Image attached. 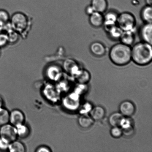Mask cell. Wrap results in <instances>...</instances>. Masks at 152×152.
Returning <instances> with one entry per match:
<instances>
[{
  "mask_svg": "<svg viewBox=\"0 0 152 152\" xmlns=\"http://www.w3.org/2000/svg\"><path fill=\"white\" fill-rule=\"evenodd\" d=\"M151 45L143 41L136 43L132 48V60L139 66L149 64L152 59Z\"/></svg>",
  "mask_w": 152,
  "mask_h": 152,
  "instance_id": "1",
  "label": "cell"
},
{
  "mask_svg": "<svg viewBox=\"0 0 152 152\" xmlns=\"http://www.w3.org/2000/svg\"><path fill=\"white\" fill-rule=\"evenodd\" d=\"M109 56L110 60L119 66L127 65L132 61V48L121 43L115 44L110 49Z\"/></svg>",
  "mask_w": 152,
  "mask_h": 152,
  "instance_id": "2",
  "label": "cell"
},
{
  "mask_svg": "<svg viewBox=\"0 0 152 152\" xmlns=\"http://www.w3.org/2000/svg\"><path fill=\"white\" fill-rule=\"evenodd\" d=\"M10 23L12 29L24 37H26L30 29V20L22 12L15 13L10 19Z\"/></svg>",
  "mask_w": 152,
  "mask_h": 152,
  "instance_id": "3",
  "label": "cell"
},
{
  "mask_svg": "<svg viewBox=\"0 0 152 152\" xmlns=\"http://www.w3.org/2000/svg\"><path fill=\"white\" fill-rule=\"evenodd\" d=\"M117 25L123 31H134L136 25V19L132 13L123 12L118 14Z\"/></svg>",
  "mask_w": 152,
  "mask_h": 152,
  "instance_id": "4",
  "label": "cell"
},
{
  "mask_svg": "<svg viewBox=\"0 0 152 152\" xmlns=\"http://www.w3.org/2000/svg\"><path fill=\"white\" fill-rule=\"evenodd\" d=\"M80 96L74 92L66 95L62 100L63 107L69 111H75L78 109L80 106Z\"/></svg>",
  "mask_w": 152,
  "mask_h": 152,
  "instance_id": "5",
  "label": "cell"
},
{
  "mask_svg": "<svg viewBox=\"0 0 152 152\" xmlns=\"http://www.w3.org/2000/svg\"><path fill=\"white\" fill-rule=\"evenodd\" d=\"M18 137L16 128L8 123L1 126L0 128V138L10 143L16 140Z\"/></svg>",
  "mask_w": 152,
  "mask_h": 152,
  "instance_id": "6",
  "label": "cell"
},
{
  "mask_svg": "<svg viewBox=\"0 0 152 152\" xmlns=\"http://www.w3.org/2000/svg\"><path fill=\"white\" fill-rule=\"evenodd\" d=\"M43 94L49 101L53 103L57 102L60 99V92L58 90L56 86L53 85H46L43 91Z\"/></svg>",
  "mask_w": 152,
  "mask_h": 152,
  "instance_id": "7",
  "label": "cell"
},
{
  "mask_svg": "<svg viewBox=\"0 0 152 152\" xmlns=\"http://www.w3.org/2000/svg\"><path fill=\"white\" fill-rule=\"evenodd\" d=\"M119 112L124 117H130L135 113V107L130 101L126 100L122 102L119 105Z\"/></svg>",
  "mask_w": 152,
  "mask_h": 152,
  "instance_id": "8",
  "label": "cell"
},
{
  "mask_svg": "<svg viewBox=\"0 0 152 152\" xmlns=\"http://www.w3.org/2000/svg\"><path fill=\"white\" fill-rule=\"evenodd\" d=\"M140 35L142 41L152 45V23H145L141 27L140 30Z\"/></svg>",
  "mask_w": 152,
  "mask_h": 152,
  "instance_id": "9",
  "label": "cell"
},
{
  "mask_svg": "<svg viewBox=\"0 0 152 152\" xmlns=\"http://www.w3.org/2000/svg\"><path fill=\"white\" fill-rule=\"evenodd\" d=\"M118 15V14L116 12L111 10L108 12L104 16L103 25L106 32L112 27L117 24Z\"/></svg>",
  "mask_w": 152,
  "mask_h": 152,
  "instance_id": "10",
  "label": "cell"
},
{
  "mask_svg": "<svg viewBox=\"0 0 152 152\" xmlns=\"http://www.w3.org/2000/svg\"><path fill=\"white\" fill-rule=\"evenodd\" d=\"M61 68L56 65L49 67L46 70V74L48 78L52 81L57 82L61 78L62 76Z\"/></svg>",
  "mask_w": 152,
  "mask_h": 152,
  "instance_id": "11",
  "label": "cell"
},
{
  "mask_svg": "<svg viewBox=\"0 0 152 152\" xmlns=\"http://www.w3.org/2000/svg\"><path fill=\"white\" fill-rule=\"evenodd\" d=\"M25 120L24 114L20 110L15 109L10 113L9 123L13 126H15L24 124Z\"/></svg>",
  "mask_w": 152,
  "mask_h": 152,
  "instance_id": "12",
  "label": "cell"
},
{
  "mask_svg": "<svg viewBox=\"0 0 152 152\" xmlns=\"http://www.w3.org/2000/svg\"><path fill=\"white\" fill-rule=\"evenodd\" d=\"M89 49L92 54L97 57H102L106 53V48L105 46L99 42H92L91 44Z\"/></svg>",
  "mask_w": 152,
  "mask_h": 152,
  "instance_id": "13",
  "label": "cell"
},
{
  "mask_svg": "<svg viewBox=\"0 0 152 152\" xmlns=\"http://www.w3.org/2000/svg\"><path fill=\"white\" fill-rule=\"evenodd\" d=\"M89 21L94 27L98 28L103 25L104 16L102 13L95 12L89 15Z\"/></svg>",
  "mask_w": 152,
  "mask_h": 152,
  "instance_id": "14",
  "label": "cell"
},
{
  "mask_svg": "<svg viewBox=\"0 0 152 152\" xmlns=\"http://www.w3.org/2000/svg\"><path fill=\"white\" fill-rule=\"evenodd\" d=\"M119 40L122 44L129 46L132 45L135 40L134 31H123Z\"/></svg>",
  "mask_w": 152,
  "mask_h": 152,
  "instance_id": "15",
  "label": "cell"
},
{
  "mask_svg": "<svg viewBox=\"0 0 152 152\" xmlns=\"http://www.w3.org/2000/svg\"><path fill=\"white\" fill-rule=\"evenodd\" d=\"M64 68L67 72L74 77L82 69L78 63L72 59H69V60L67 61L65 63Z\"/></svg>",
  "mask_w": 152,
  "mask_h": 152,
  "instance_id": "16",
  "label": "cell"
},
{
  "mask_svg": "<svg viewBox=\"0 0 152 152\" xmlns=\"http://www.w3.org/2000/svg\"><path fill=\"white\" fill-rule=\"evenodd\" d=\"M89 113V115L94 121L102 120L105 115V110L101 106H97L92 108Z\"/></svg>",
  "mask_w": 152,
  "mask_h": 152,
  "instance_id": "17",
  "label": "cell"
},
{
  "mask_svg": "<svg viewBox=\"0 0 152 152\" xmlns=\"http://www.w3.org/2000/svg\"><path fill=\"white\" fill-rule=\"evenodd\" d=\"M78 84H86L91 79V74L87 70L82 69L74 76Z\"/></svg>",
  "mask_w": 152,
  "mask_h": 152,
  "instance_id": "18",
  "label": "cell"
},
{
  "mask_svg": "<svg viewBox=\"0 0 152 152\" xmlns=\"http://www.w3.org/2000/svg\"><path fill=\"white\" fill-rule=\"evenodd\" d=\"M94 121L88 114L80 115L77 120L79 126L84 129H88L91 127Z\"/></svg>",
  "mask_w": 152,
  "mask_h": 152,
  "instance_id": "19",
  "label": "cell"
},
{
  "mask_svg": "<svg viewBox=\"0 0 152 152\" xmlns=\"http://www.w3.org/2000/svg\"><path fill=\"white\" fill-rule=\"evenodd\" d=\"M91 5L95 12L103 13L106 11L108 4L107 0H92Z\"/></svg>",
  "mask_w": 152,
  "mask_h": 152,
  "instance_id": "20",
  "label": "cell"
},
{
  "mask_svg": "<svg viewBox=\"0 0 152 152\" xmlns=\"http://www.w3.org/2000/svg\"><path fill=\"white\" fill-rule=\"evenodd\" d=\"M141 17L145 23H152V6L147 5L144 7L141 12Z\"/></svg>",
  "mask_w": 152,
  "mask_h": 152,
  "instance_id": "21",
  "label": "cell"
},
{
  "mask_svg": "<svg viewBox=\"0 0 152 152\" xmlns=\"http://www.w3.org/2000/svg\"><path fill=\"white\" fill-rule=\"evenodd\" d=\"M124 117L120 112L113 113L109 117V123L112 126H120Z\"/></svg>",
  "mask_w": 152,
  "mask_h": 152,
  "instance_id": "22",
  "label": "cell"
},
{
  "mask_svg": "<svg viewBox=\"0 0 152 152\" xmlns=\"http://www.w3.org/2000/svg\"><path fill=\"white\" fill-rule=\"evenodd\" d=\"M123 31L116 24L107 31L109 36L113 40H119Z\"/></svg>",
  "mask_w": 152,
  "mask_h": 152,
  "instance_id": "23",
  "label": "cell"
},
{
  "mask_svg": "<svg viewBox=\"0 0 152 152\" xmlns=\"http://www.w3.org/2000/svg\"><path fill=\"white\" fill-rule=\"evenodd\" d=\"M8 150L10 152H24L26 149L22 142L15 140L10 143Z\"/></svg>",
  "mask_w": 152,
  "mask_h": 152,
  "instance_id": "24",
  "label": "cell"
},
{
  "mask_svg": "<svg viewBox=\"0 0 152 152\" xmlns=\"http://www.w3.org/2000/svg\"><path fill=\"white\" fill-rule=\"evenodd\" d=\"M18 137L22 138H26L30 134L29 128L24 124L15 126Z\"/></svg>",
  "mask_w": 152,
  "mask_h": 152,
  "instance_id": "25",
  "label": "cell"
},
{
  "mask_svg": "<svg viewBox=\"0 0 152 152\" xmlns=\"http://www.w3.org/2000/svg\"><path fill=\"white\" fill-rule=\"evenodd\" d=\"M10 114L7 109L0 107V126L9 123Z\"/></svg>",
  "mask_w": 152,
  "mask_h": 152,
  "instance_id": "26",
  "label": "cell"
},
{
  "mask_svg": "<svg viewBox=\"0 0 152 152\" xmlns=\"http://www.w3.org/2000/svg\"><path fill=\"white\" fill-rule=\"evenodd\" d=\"M110 135L113 138L117 139L123 135V131L120 126H112L110 131Z\"/></svg>",
  "mask_w": 152,
  "mask_h": 152,
  "instance_id": "27",
  "label": "cell"
},
{
  "mask_svg": "<svg viewBox=\"0 0 152 152\" xmlns=\"http://www.w3.org/2000/svg\"><path fill=\"white\" fill-rule=\"evenodd\" d=\"M10 16L8 12L4 10H0V23L5 25L9 23Z\"/></svg>",
  "mask_w": 152,
  "mask_h": 152,
  "instance_id": "28",
  "label": "cell"
},
{
  "mask_svg": "<svg viewBox=\"0 0 152 152\" xmlns=\"http://www.w3.org/2000/svg\"><path fill=\"white\" fill-rule=\"evenodd\" d=\"M132 120L130 117H124L120 124V127L123 129L133 126Z\"/></svg>",
  "mask_w": 152,
  "mask_h": 152,
  "instance_id": "29",
  "label": "cell"
},
{
  "mask_svg": "<svg viewBox=\"0 0 152 152\" xmlns=\"http://www.w3.org/2000/svg\"><path fill=\"white\" fill-rule=\"evenodd\" d=\"M8 43V38L7 33H0V49L5 47Z\"/></svg>",
  "mask_w": 152,
  "mask_h": 152,
  "instance_id": "30",
  "label": "cell"
},
{
  "mask_svg": "<svg viewBox=\"0 0 152 152\" xmlns=\"http://www.w3.org/2000/svg\"><path fill=\"white\" fill-rule=\"evenodd\" d=\"M92 108L91 104L89 103L86 102L82 106L80 110V115L87 114L90 112Z\"/></svg>",
  "mask_w": 152,
  "mask_h": 152,
  "instance_id": "31",
  "label": "cell"
},
{
  "mask_svg": "<svg viewBox=\"0 0 152 152\" xmlns=\"http://www.w3.org/2000/svg\"><path fill=\"white\" fill-rule=\"evenodd\" d=\"M122 129L123 131V135H124L125 136L130 137L133 135L134 133V129L133 126Z\"/></svg>",
  "mask_w": 152,
  "mask_h": 152,
  "instance_id": "32",
  "label": "cell"
},
{
  "mask_svg": "<svg viewBox=\"0 0 152 152\" xmlns=\"http://www.w3.org/2000/svg\"><path fill=\"white\" fill-rule=\"evenodd\" d=\"M10 143L0 138V150L4 151L8 150Z\"/></svg>",
  "mask_w": 152,
  "mask_h": 152,
  "instance_id": "33",
  "label": "cell"
},
{
  "mask_svg": "<svg viewBox=\"0 0 152 152\" xmlns=\"http://www.w3.org/2000/svg\"><path fill=\"white\" fill-rule=\"evenodd\" d=\"M36 151L37 152H50L51 151L50 148L46 146H41V147H39L37 149Z\"/></svg>",
  "mask_w": 152,
  "mask_h": 152,
  "instance_id": "34",
  "label": "cell"
},
{
  "mask_svg": "<svg viewBox=\"0 0 152 152\" xmlns=\"http://www.w3.org/2000/svg\"><path fill=\"white\" fill-rule=\"evenodd\" d=\"M95 10H94L93 7H92L91 5H89L87 6V7H86V12L88 15H91L92 13H93L94 12H95Z\"/></svg>",
  "mask_w": 152,
  "mask_h": 152,
  "instance_id": "35",
  "label": "cell"
},
{
  "mask_svg": "<svg viewBox=\"0 0 152 152\" xmlns=\"http://www.w3.org/2000/svg\"><path fill=\"white\" fill-rule=\"evenodd\" d=\"M145 2L147 5L152 6V0H145Z\"/></svg>",
  "mask_w": 152,
  "mask_h": 152,
  "instance_id": "36",
  "label": "cell"
},
{
  "mask_svg": "<svg viewBox=\"0 0 152 152\" xmlns=\"http://www.w3.org/2000/svg\"><path fill=\"white\" fill-rule=\"evenodd\" d=\"M4 25L0 23V31H2V30L4 29Z\"/></svg>",
  "mask_w": 152,
  "mask_h": 152,
  "instance_id": "37",
  "label": "cell"
},
{
  "mask_svg": "<svg viewBox=\"0 0 152 152\" xmlns=\"http://www.w3.org/2000/svg\"><path fill=\"white\" fill-rule=\"evenodd\" d=\"M3 104L2 100L1 98L0 97V107H2V105Z\"/></svg>",
  "mask_w": 152,
  "mask_h": 152,
  "instance_id": "38",
  "label": "cell"
},
{
  "mask_svg": "<svg viewBox=\"0 0 152 152\" xmlns=\"http://www.w3.org/2000/svg\"><path fill=\"white\" fill-rule=\"evenodd\" d=\"M0 55H1V50H0Z\"/></svg>",
  "mask_w": 152,
  "mask_h": 152,
  "instance_id": "39",
  "label": "cell"
}]
</instances>
